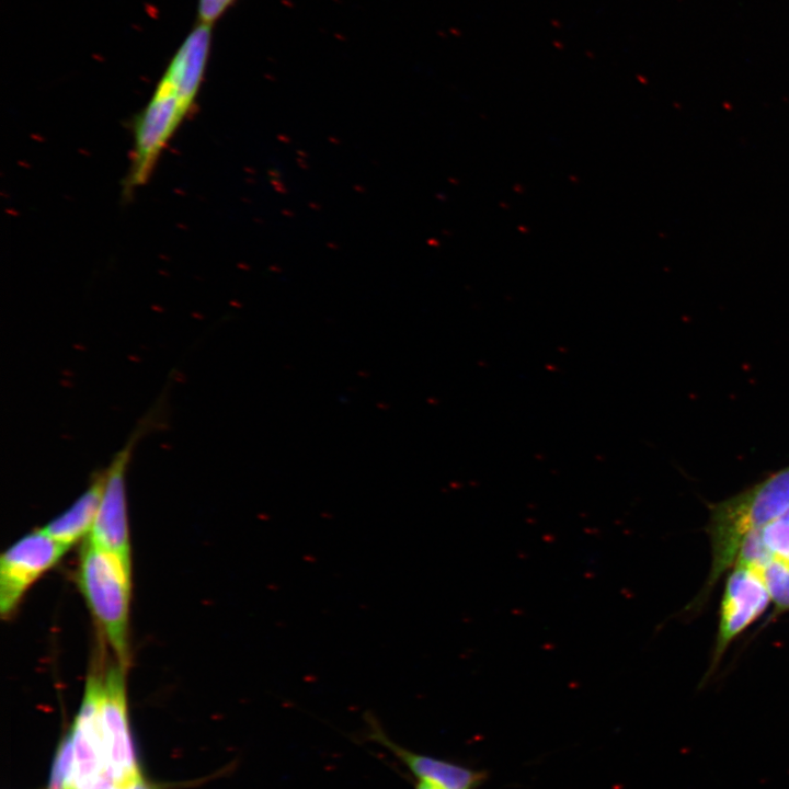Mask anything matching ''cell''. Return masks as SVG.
I'll return each instance as SVG.
<instances>
[{
	"label": "cell",
	"instance_id": "3957f363",
	"mask_svg": "<svg viewBox=\"0 0 789 789\" xmlns=\"http://www.w3.org/2000/svg\"><path fill=\"white\" fill-rule=\"evenodd\" d=\"M96 728L95 745L110 782L117 789H138L145 785L129 732L125 667L119 663L108 667L102 675Z\"/></svg>",
	"mask_w": 789,
	"mask_h": 789
},
{
	"label": "cell",
	"instance_id": "8fae6325",
	"mask_svg": "<svg viewBox=\"0 0 789 789\" xmlns=\"http://www.w3.org/2000/svg\"><path fill=\"white\" fill-rule=\"evenodd\" d=\"M757 531L769 557L789 565V508Z\"/></svg>",
	"mask_w": 789,
	"mask_h": 789
},
{
	"label": "cell",
	"instance_id": "7a4b0ae2",
	"mask_svg": "<svg viewBox=\"0 0 789 789\" xmlns=\"http://www.w3.org/2000/svg\"><path fill=\"white\" fill-rule=\"evenodd\" d=\"M78 579L117 663L126 668L129 660L130 570L115 554L87 540L81 550Z\"/></svg>",
	"mask_w": 789,
	"mask_h": 789
},
{
	"label": "cell",
	"instance_id": "5b68a950",
	"mask_svg": "<svg viewBox=\"0 0 789 789\" xmlns=\"http://www.w3.org/2000/svg\"><path fill=\"white\" fill-rule=\"evenodd\" d=\"M137 430L104 469V483L96 517L88 540L115 554L130 570L125 476Z\"/></svg>",
	"mask_w": 789,
	"mask_h": 789
},
{
	"label": "cell",
	"instance_id": "8992f818",
	"mask_svg": "<svg viewBox=\"0 0 789 789\" xmlns=\"http://www.w3.org/2000/svg\"><path fill=\"white\" fill-rule=\"evenodd\" d=\"M68 550L43 528L22 537L0 558V611L10 614L27 587Z\"/></svg>",
	"mask_w": 789,
	"mask_h": 789
},
{
	"label": "cell",
	"instance_id": "52a82bcc",
	"mask_svg": "<svg viewBox=\"0 0 789 789\" xmlns=\"http://www.w3.org/2000/svg\"><path fill=\"white\" fill-rule=\"evenodd\" d=\"M367 722L368 739L388 750L419 782L436 789H478L487 778L482 770L408 750L392 741L373 718Z\"/></svg>",
	"mask_w": 789,
	"mask_h": 789
},
{
	"label": "cell",
	"instance_id": "ba28073f",
	"mask_svg": "<svg viewBox=\"0 0 789 789\" xmlns=\"http://www.w3.org/2000/svg\"><path fill=\"white\" fill-rule=\"evenodd\" d=\"M210 26L198 22L179 47L160 79L175 92L188 111L195 103L205 75L211 44Z\"/></svg>",
	"mask_w": 789,
	"mask_h": 789
},
{
	"label": "cell",
	"instance_id": "9c48e42d",
	"mask_svg": "<svg viewBox=\"0 0 789 789\" xmlns=\"http://www.w3.org/2000/svg\"><path fill=\"white\" fill-rule=\"evenodd\" d=\"M104 470L94 474L88 489L64 513L45 525L43 530L67 547L90 534L101 502Z\"/></svg>",
	"mask_w": 789,
	"mask_h": 789
},
{
	"label": "cell",
	"instance_id": "6da1fadb",
	"mask_svg": "<svg viewBox=\"0 0 789 789\" xmlns=\"http://www.w3.org/2000/svg\"><path fill=\"white\" fill-rule=\"evenodd\" d=\"M789 508V466L745 490L709 504L706 530L710 540L709 576L694 606H700L721 576L735 564L744 539Z\"/></svg>",
	"mask_w": 789,
	"mask_h": 789
},
{
	"label": "cell",
	"instance_id": "277c9868",
	"mask_svg": "<svg viewBox=\"0 0 789 789\" xmlns=\"http://www.w3.org/2000/svg\"><path fill=\"white\" fill-rule=\"evenodd\" d=\"M770 602L758 571L748 565L734 564L722 593L710 673L720 663L730 644L764 614Z\"/></svg>",
	"mask_w": 789,
	"mask_h": 789
},
{
	"label": "cell",
	"instance_id": "4fadbf2b",
	"mask_svg": "<svg viewBox=\"0 0 789 789\" xmlns=\"http://www.w3.org/2000/svg\"><path fill=\"white\" fill-rule=\"evenodd\" d=\"M414 789H436V788H433V787H431V786H428V785H425V784H423V782L416 781V782L414 784Z\"/></svg>",
	"mask_w": 789,
	"mask_h": 789
},
{
	"label": "cell",
	"instance_id": "7c38bea8",
	"mask_svg": "<svg viewBox=\"0 0 789 789\" xmlns=\"http://www.w3.org/2000/svg\"><path fill=\"white\" fill-rule=\"evenodd\" d=\"M236 0H198V22L211 25Z\"/></svg>",
	"mask_w": 789,
	"mask_h": 789
},
{
	"label": "cell",
	"instance_id": "30bf717a",
	"mask_svg": "<svg viewBox=\"0 0 789 789\" xmlns=\"http://www.w3.org/2000/svg\"><path fill=\"white\" fill-rule=\"evenodd\" d=\"M756 571L761 574L775 606L774 616L789 611V565L770 559Z\"/></svg>",
	"mask_w": 789,
	"mask_h": 789
}]
</instances>
